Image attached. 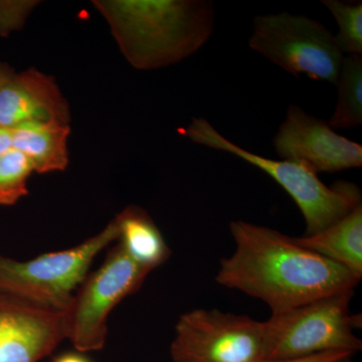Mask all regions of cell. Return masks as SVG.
Returning <instances> with one entry per match:
<instances>
[{
  "instance_id": "cell-10",
  "label": "cell",
  "mask_w": 362,
  "mask_h": 362,
  "mask_svg": "<svg viewBox=\"0 0 362 362\" xmlns=\"http://www.w3.org/2000/svg\"><path fill=\"white\" fill-rule=\"evenodd\" d=\"M66 338L65 312L0 292V362H39Z\"/></svg>"
},
{
  "instance_id": "cell-17",
  "label": "cell",
  "mask_w": 362,
  "mask_h": 362,
  "mask_svg": "<svg viewBox=\"0 0 362 362\" xmlns=\"http://www.w3.org/2000/svg\"><path fill=\"white\" fill-rule=\"evenodd\" d=\"M339 28L337 39L342 54L362 56V2L323 0Z\"/></svg>"
},
{
  "instance_id": "cell-12",
  "label": "cell",
  "mask_w": 362,
  "mask_h": 362,
  "mask_svg": "<svg viewBox=\"0 0 362 362\" xmlns=\"http://www.w3.org/2000/svg\"><path fill=\"white\" fill-rule=\"evenodd\" d=\"M69 124L57 121H33L13 128V148L32 162L40 175L65 170L69 165Z\"/></svg>"
},
{
  "instance_id": "cell-11",
  "label": "cell",
  "mask_w": 362,
  "mask_h": 362,
  "mask_svg": "<svg viewBox=\"0 0 362 362\" xmlns=\"http://www.w3.org/2000/svg\"><path fill=\"white\" fill-rule=\"evenodd\" d=\"M33 121H71L70 106L54 78L33 68L0 88V126L13 129Z\"/></svg>"
},
{
  "instance_id": "cell-7",
  "label": "cell",
  "mask_w": 362,
  "mask_h": 362,
  "mask_svg": "<svg viewBox=\"0 0 362 362\" xmlns=\"http://www.w3.org/2000/svg\"><path fill=\"white\" fill-rule=\"evenodd\" d=\"M149 270L136 264L120 245L109 252L96 272L87 276L65 312L66 339L81 352L103 349L109 314L124 298L137 291Z\"/></svg>"
},
{
  "instance_id": "cell-14",
  "label": "cell",
  "mask_w": 362,
  "mask_h": 362,
  "mask_svg": "<svg viewBox=\"0 0 362 362\" xmlns=\"http://www.w3.org/2000/svg\"><path fill=\"white\" fill-rule=\"evenodd\" d=\"M118 218L119 245L136 264L151 272L168 261L171 251L156 223L144 209L130 206L119 214Z\"/></svg>"
},
{
  "instance_id": "cell-23",
  "label": "cell",
  "mask_w": 362,
  "mask_h": 362,
  "mask_svg": "<svg viewBox=\"0 0 362 362\" xmlns=\"http://www.w3.org/2000/svg\"><path fill=\"white\" fill-rule=\"evenodd\" d=\"M350 358H351V356H350V357H345V358L340 359V361H335V362H354Z\"/></svg>"
},
{
  "instance_id": "cell-16",
  "label": "cell",
  "mask_w": 362,
  "mask_h": 362,
  "mask_svg": "<svg viewBox=\"0 0 362 362\" xmlns=\"http://www.w3.org/2000/svg\"><path fill=\"white\" fill-rule=\"evenodd\" d=\"M33 171L32 162L18 150L11 148L0 158V206H13L28 195Z\"/></svg>"
},
{
  "instance_id": "cell-6",
  "label": "cell",
  "mask_w": 362,
  "mask_h": 362,
  "mask_svg": "<svg viewBox=\"0 0 362 362\" xmlns=\"http://www.w3.org/2000/svg\"><path fill=\"white\" fill-rule=\"evenodd\" d=\"M249 45L295 77L337 85L344 56L319 21L288 13L256 16Z\"/></svg>"
},
{
  "instance_id": "cell-3",
  "label": "cell",
  "mask_w": 362,
  "mask_h": 362,
  "mask_svg": "<svg viewBox=\"0 0 362 362\" xmlns=\"http://www.w3.org/2000/svg\"><path fill=\"white\" fill-rule=\"evenodd\" d=\"M182 135L197 144L228 152L261 169L284 188L306 221V235H314L341 220L361 206V192L354 183L339 180L326 187L316 173L288 160H273L252 153L221 135L204 118H194Z\"/></svg>"
},
{
  "instance_id": "cell-20",
  "label": "cell",
  "mask_w": 362,
  "mask_h": 362,
  "mask_svg": "<svg viewBox=\"0 0 362 362\" xmlns=\"http://www.w3.org/2000/svg\"><path fill=\"white\" fill-rule=\"evenodd\" d=\"M13 148V129L0 126V158Z\"/></svg>"
},
{
  "instance_id": "cell-22",
  "label": "cell",
  "mask_w": 362,
  "mask_h": 362,
  "mask_svg": "<svg viewBox=\"0 0 362 362\" xmlns=\"http://www.w3.org/2000/svg\"><path fill=\"white\" fill-rule=\"evenodd\" d=\"M56 362H89L84 357L78 356V354H66L59 357Z\"/></svg>"
},
{
  "instance_id": "cell-18",
  "label": "cell",
  "mask_w": 362,
  "mask_h": 362,
  "mask_svg": "<svg viewBox=\"0 0 362 362\" xmlns=\"http://www.w3.org/2000/svg\"><path fill=\"white\" fill-rule=\"evenodd\" d=\"M39 4L35 0H0V37L20 30Z\"/></svg>"
},
{
  "instance_id": "cell-8",
  "label": "cell",
  "mask_w": 362,
  "mask_h": 362,
  "mask_svg": "<svg viewBox=\"0 0 362 362\" xmlns=\"http://www.w3.org/2000/svg\"><path fill=\"white\" fill-rule=\"evenodd\" d=\"M173 362H259L265 359L264 324L218 309L180 317L171 343Z\"/></svg>"
},
{
  "instance_id": "cell-4",
  "label": "cell",
  "mask_w": 362,
  "mask_h": 362,
  "mask_svg": "<svg viewBox=\"0 0 362 362\" xmlns=\"http://www.w3.org/2000/svg\"><path fill=\"white\" fill-rule=\"evenodd\" d=\"M354 291L337 293L272 314L264 324L265 359H292L327 351L356 354L362 341L354 334L361 316L350 313Z\"/></svg>"
},
{
  "instance_id": "cell-21",
  "label": "cell",
  "mask_w": 362,
  "mask_h": 362,
  "mask_svg": "<svg viewBox=\"0 0 362 362\" xmlns=\"http://www.w3.org/2000/svg\"><path fill=\"white\" fill-rule=\"evenodd\" d=\"M14 75H16V71L8 64L4 63L0 59V88L8 82Z\"/></svg>"
},
{
  "instance_id": "cell-15",
  "label": "cell",
  "mask_w": 362,
  "mask_h": 362,
  "mask_svg": "<svg viewBox=\"0 0 362 362\" xmlns=\"http://www.w3.org/2000/svg\"><path fill=\"white\" fill-rule=\"evenodd\" d=\"M338 86V101L329 126L333 130L350 129L362 124V56L343 58Z\"/></svg>"
},
{
  "instance_id": "cell-19",
  "label": "cell",
  "mask_w": 362,
  "mask_h": 362,
  "mask_svg": "<svg viewBox=\"0 0 362 362\" xmlns=\"http://www.w3.org/2000/svg\"><path fill=\"white\" fill-rule=\"evenodd\" d=\"M354 356L347 351H327L322 354H313L310 356L299 357L292 359H263L259 362H335L345 357Z\"/></svg>"
},
{
  "instance_id": "cell-2",
  "label": "cell",
  "mask_w": 362,
  "mask_h": 362,
  "mask_svg": "<svg viewBox=\"0 0 362 362\" xmlns=\"http://www.w3.org/2000/svg\"><path fill=\"white\" fill-rule=\"evenodd\" d=\"M126 59L138 70L183 61L206 44L214 9L206 0H94Z\"/></svg>"
},
{
  "instance_id": "cell-5",
  "label": "cell",
  "mask_w": 362,
  "mask_h": 362,
  "mask_svg": "<svg viewBox=\"0 0 362 362\" xmlns=\"http://www.w3.org/2000/svg\"><path fill=\"white\" fill-rule=\"evenodd\" d=\"M120 235L118 216L83 244L20 262L0 255V292L45 308L66 312L99 252Z\"/></svg>"
},
{
  "instance_id": "cell-13",
  "label": "cell",
  "mask_w": 362,
  "mask_h": 362,
  "mask_svg": "<svg viewBox=\"0 0 362 362\" xmlns=\"http://www.w3.org/2000/svg\"><path fill=\"white\" fill-rule=\"evenodd\" d=\"M292 239L362 278V204L321 232Z\"/></svg>"
},
{
  "instance_id": "cell-9",
  "label": "cell",
  "mask_w": 362,
  "mask_h": 362,
  "mask_svg": "<svg viewBox=\"0 0 362 362\" xmlns=\"http://www.w3.org/2000/svg\"><path fill=\"white\" fill-rule=\"evenodd\" d=\"M273 145L283 160L295 162L316 175L362 165L361 144L337 134L326 121L309 115L297 105L288 107Z\"/></svg>"
},
{
  "instance_id": "cell-1",
  "label": "cell",
  "mask_w": 362,
  "mask_h": 362,
  "mask_svg": "<svg viewBox=\"0 0 362 362\" xmlns=\"http://www.w3.org/2000/svg\"><path fill=\"white\" fill-rule=\"evenodd\" d=\"M230 230L235 251L221 259L216 281L262 300L272 314L354 291L361 281L344 267L300 247L292 237L273 228L233 221Z\"/></svg>"
}]
</instances>
